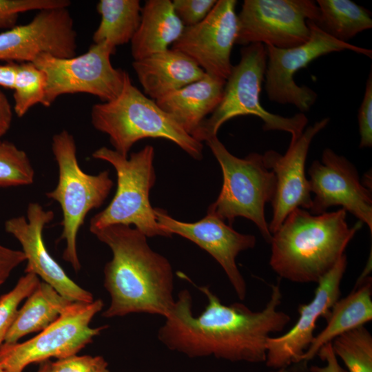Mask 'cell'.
<instances>
[{
	"label": "cell",
	"mask_w": 372,
	"mask_h": 372,
	"mask_svg": "<svg viewBox=\"0 0 372 372\" xmlns=\"http://www.w3.org/2000/svg\"><path fill=\"white\" fill-rule=\"evenodd\" d=\"M218 161L223 176V186L217 199L207 213L212 214L231 225L236 218L242 216L252 221L262 237L270 242L265 209L271 203L275 193L276 178L263 162L262 155L251 152L245 158L231 154L217 136L205 141Z\"/></svg>",
	"instance_id": "obj_6"
},
{
	"label": "cell",
	"mask_w": 372,
	"mask_h": 372,
	"mask_svg": "<svg viewBox=\"0 0 372 372\" xmlns=\"http://www.w3.org/2000/svg\"><path fill=\"white\" fill-rule=\"evenodd\" d=\"M317 355L326 364L323 366H311L309 368L311 372H347L340 366L333 351L331 342L323 346Z\"/></svg>",
	"instance_id": "obj_36"
},
{
	"label": "cell",
	"mask_w": 372,
	"mask_h": 372,
	"mask_svg": "<svg viewBox=\"0 0 372 372\" xmlns=\"http://www.w3.org/2000/svg\"><path fill=\"white\" fill-rule=\"evenodd\" d=\"M51 362L50 360L41 362L37 372H50Z\"/></svg>",
	"instance_id": "obj_39"
},
{
	"label": "cell",
	"mask_w": 372,
	"mask_h": 372,
	"mask_svg": "<svg viewBox=\"0 0 372 372\" xmlns=\"http://www.w3.org/2000/svg\"><path fill=\"white\" fill-rule=\"evenodd\" d=\"M50 372H110L108 363L100 355H74L51 362Z\"/></svg>",
	"instance_id": "obj_32"
},
{
	"label": "cell",
	"mask_w": 372,
	"mask_h": 372,
	"mask_svg": "<svg viewBox=\"0 0 372 372\" xmlns=\"http://www.w3.org/2000/svg\"><path fill=\"white\" fill-rule=\"evenodd\" d=\"M319 16L313 22L333 38L344 42L372 28L371 12L349 0H318Z\"/></svg>",
	"instance_id": "obj_26"
},
{
	"label": "cell",
	"mask_w": 372,
	"mask_h": 372,
	"mask_svg": "<svg viewBox=\"0 0 372 372\" xmlns=\"http://www.w3.org/2000/svg\"><path fill=\"white\" fill-rule=\"evenodd\" d=\"M154 211L158 224L169 237L180 236L209 254L223 268L238 298L245 300L247 285L236 258L240 252L255 247L254 236L236 231L210 213L197 222L185 223L173 218L163 209L156 207Z\"/></svg>",
	"instance_id": "obj_17"
},
{
	"label": "cell",
	"mask_w": 372,
	"mask_h": 372,
	"mask_svg": "<svg viewBox=\"0 0 372 372\" xmlns=\"http://www.w3.org/2000/svg\"><path fill=\"white\" fill-rule=\"evenodd\" d=\"M24 261L25 257L22 251L0 244V286L7 280L13 270Z\"/></svg>",
	"instance_id": "obj_35"
},
{
	"label": "cell",
	"mask_w": 372,
	"mask_h": 372,
	"mask_svg": "<svg viewBox=\"0 0 372 372\" xmlns=\"http://www.w3.org/2000/svg\"><path fill=\"white\" fill-rule=\"evenodd\" d=\"M103 307L101 299L87 303L70 302L36 336L23 342L3 343L0 347V366L3 372H23L30 364L76 355L107 327L90 326Z\"/></svg>",
	"instance_id": "obj_9"
},
{
	"label": "cell",
	"mask_w": 372,
	"mask_h": 372,
	"mask_svg": "<svg viewBox=\"0 0 372 372\" xmlns=\"http://www.w3.org/2000/svg\"><path fill=\"white\" fill-rule=\"evenodd\" d=\"M90 232L112 253L103 270L110 304L102 316L145 313L165 318L176 299L169 261L152 249L147 237L135 227L113 225Z\"/></svg>",
	"instance_id": "obj_2"
},
{
	"label": "cell",
	"mask_w": 372,
	"mask_h": 372,
	"mask_svg": "<svg viewBox=\"0 0 372 372\" xmlns=\"http://www.w3.org/2000/svg\"><path fill=\"white\" fill-rule=\"evenodd\" d=\"M184 28L172 1H145L139 26L130 42L134 61L167 50L179 39Z\"/></svg>",
	"instance_id": "obj_22"
},
{
	"label": "cell",
	"mask_w": 372,
	"mask_h": 372,
	"mask_svg": "<svg viewBox=\"0 0 372 372\" xmlns=\"http://www.w3.org/2000/svg\"><path fill=\"white\" fill-rule=\"evenodd\" d=\"M236 0H218L196 25L185 27L172 49L194 61L205 73L227 80L233 65L231 54L238 35Z\"/></svg>",
	"instance_id": "obj_15"
},
{
	"label": "cell",
	"mask_w": 372,
	"mask_h": 372,
	"mask_svg": "<svg viewBox=\"0 0 372 372\" xmlns=\"http://www.w3.org/2000/svg\"><path fill=\"white\" fill-rule=\"evenodd\" d=\"M52 151L59 168V179L55 188L45 195L61 206L63 217L60 239L66 242L63 258L78 271L81 269L76 249L78 231L88 212L105 202L113 181L108 170L92 175L81 169L74 138L65 130L52 136Z\"/></svg>",
	"instance_id": "obj_8"
},
{
	"label": "cell",
	"mask_w": 372,
	"mask_h": 372,
	"mask_svg": "<svg viewBox=\"0 0 372 372\" xmlns=\"http://www.w3.org/2000/svg\"><path fill=\"white\" fill-rule=\"evenodd\" d=\"M76 48L68 7L39 10L28 23L0 32V61L33 63L43 54L70 58L76 56Z\"/></svg>",
	"instance_id": "obj_13"
},
{
	"label": "cell",
	"mask_w": 372,
	"mask_h": 372,
	"mask_svg": "<svg viewBox=\"0 0 372 372\" xmlns=\"http://www.w3.org/2000/svg\"><path fill=\"white\" fill-rule=\"evenodd\" d=\"M312 197L310 213L320 214L330 207L341 206L366 224L372 231L371 189L364 185L353 163L330 148L321 162L314 161L309 169Z\"/></svg>",
	"instance_id": "obj_14"
},
{
	"label": "cell",
	"mask_w": 372,
	"mask_h": 372,
	"mask_svg": "<svg viewBox=\"0 0 372 372\" xmlns=\"http://www.w3.org/2000/svg\"><path fill=\"white\" fill-rule=\"evenodd\" d=\"M317 3L311 0H245L238 17L236 43H262L291 48L308 41L307 21L316 22Z\"/></svg>",
	"instance_id": "obj_12"
},
{
	"label": "cell",
	"mask_w": 372,
	"mask_h": 372,
	"mask_svg": "<svg viewBox=\"0 0 372 372\" xmlns=\"http://www.w3.org/2000/svg\"><path fill=\"white\" fill-rule=\"evenodd\" d=\"M360 147L372 146V72L370 71L366 83L364 97L358 114Z\"/></svg>",
	"instance_id": "obj_34"
},
{
	"label": "cell",
	"mask_w": 372,
	"mask_h": 372,
	"mask_svg": "<svg viewBox=\"0 0 372 372\" xmlns=\"http://www.w3.org/2000/svg\"><path fill=\"white\" fill-rule=\"evenodd\" d=\"M116 48L93 43L88 50L70 58L39 55L33 63L46 77L42 105L50 107L63 94L87 93L102 102L116 98L123 87L126 72L113 67L110 56Z\"/></svg>",
	"instance_id": "obj_10"
},
{
	"label": "cell",
	"mask_w": 372,
	"mask_h": 372,
	"mask_svg": "<svg viewBox=\"0 0 372 372\" xmlns=\"http://www.w3.org/2000/svg\"><path fill=\"white\" fill-rule=\"evenodd\" d=\"M349 227L347 211L312 214L296 208L272 234L269 265L281 278L296 283H318L344 254L362 227Z\"/></svg>",
	"instance_id": "obj_3"
},
{
	"label": "cell",
	"mask_w": 372,
	"mask_h": 372,
	"mask_svg": "<svg viewBox=\"0 0 372 372\" xmlns=\"http://www.w3.org/2000/svg\"><path fill=\"white\" fill-rule=\"evenodd\" d=\"M267 61V50L262 43L249 44L241 48L240 61L233 65L226 80L222 99L192 135L196 140L202 143L217 136L223 123L234 117L246 115L259 117L263 121L265 131L289 132L291 136L290 142H294L301 136L308 123L304 113L284 117L268 112L260 103Z\"/></svg>",
	"instance_id": "obj_5"
},
{
	"label": "cell",
	"mask_w": 372,
	"mask_h": 372,
	"mask_svg": "<svg viewBox=\"0 0 372 372\" xmlns=\"http://www.w3.org/2000/svg\"><path fill=\"white\" fill-rule=\"evenodd\" d=\"M34 172L27 154L0 140V188L31 185Z\"/></svg>",
	"instance_id": "obj_29"
},
{
	"label": "cell",
	"mask_w": 372,
	"mask_h": 372,
	"mask_svg": "<svg viewBox=\"0 0 372 372\" xmlns=\"http://www.w3.org/2000/svg\"><path fill=\"white\" fill-rule=\"evenodd\" d=\"M46 87L44 72L33 63H17L13 85L14 112L23 116L38 103H42Z\"/></svg>",
	"instance_id": "obj_28"
},
{
	"label": "cell",
	"mask_w": 372,
	"mask_h": 372,
	"mask_svg": "<svg viewBox=\"0 0 372 372\" xmlns=\"http://www.w3.org/2000/svg\"><path fill=\"white\" fill-rule=\"evenodd\" d=\"M207 304L197 316L193 313L190 292H178L158 329V340L168 349L189 358L214 356L231 362H265L267 340L282 331L290 316L278 307L282 298L280 285H272L269 301L254 311L242 303H222L208 286H197Z\"/></svg>",
	"instance_id": "obj_1"
},
{
	"label": "cell",
	"mask_w": 372,
	"mask_h": 372,
	"mask_svg": "<svg viewBox=\"0 0 372 372\" xmlns=\"http://www.w3.org/2000/svg\"><path fill=\"white\" fill-rule=\"evenodd\" d=\"M52 210H45L37 203H30L27 218L13 217L5 222V230L21 244L27 265L25 273L37 275L62 296L72 302H92L93 295L75 283L50 255L45 245L43 231L54 219Z\"/></svg>",
	"instance_id": "obj_19"
},
{
	"label": "cell",
	"mask_w": 372,
	"mask_h": 372,
	"mask_svg": "<svg viewBox=\"0 0 372 372\" xmlns=\"http://www.w3.org/2000/svg\"><path fill=\"white\" fill-rule=\"evenodd\" d=\"M216 0H174V10L185 27L202 21L210 12Z\"/></svg>",
	"instance_id": "obj_33"
},
{
	"label": "cell",
	"mask_w": 372,
	"mask_h": 372,
	"mask_svg": "<svg viewBox=\"0 0 372 372\" xmlns=\"http://www.w3.org/2000/svg\"><path fill=\"white\" fill-rule=\"evenodd\" d=\"M96 8L101 21L92 36L94 43L116 48L131 42L141 22L139 0H100Z\"/></svg>",
	"instance_id": "obj_25"
},
{
	"label": "cell",
	"mask_w": 372,
	"mask_h": 372,
	"mask_svg": "<svg viewBox=\"0 0 372 372\" xmlns=\"http://www.w3.org/2000/svg\"><path fill=\"white\" fill-rule=\"evenodd\" d=\"M372 320V282L364 279L347 296L339 299L332 307L326 327L314 337L300 359V362L312 360L319 350L338 335L364 326Z\"/></svg>",
	"instance_id": "obj_23"
},
{
	"label": "cell",
	"mask_w": 372,
	"mask_h": 372,
	"mask_svg": "<svg viewBox=\"0 0 372 372\" xmlns=\"http://www.w3.org/2000/svg\"><path fill=\"white\" fill-rule=\"evenodd\" d=\"M344 254L335 266L318 282L313 299L298 307L299 318L287 332L270 336L267 340L265 364L271 372H287L293 364L300 363L311 344L316 322L320 317L328 318L340 296V284L347 269Z\"/></svg>",
	"instance_id": "obj_16"
},
{
	"label": "cell",
	"mask_w": 372,
	"mask_h": 372,
	"mask_svg": "<svg viewBox=\"0 0 372 372\" xmlns=\"http://www.w3.org/2000/svg\"><path fill=\"white\" fill-rule=\"evenodd\" d=\"M17 63L0 65V86L12 90Z\"/></svg>",
	"instance_id": "obj_38"
},
{
	"label": "cell",
	"mask_w": 372,
	"mask_h": 372,
	"mask_svg": "<svg viewBox=\"0 0 372 372\" xmlns=\"http://www.w3.org/2000/svg\"><path fill=\"white\" fill-rule=\"evenodd\" d=\"M91 122L109 136L114 150L125 157L134 143L147 138L172 141L195 160L203 157V143L136 87L127 72L116 98L92 106Z\"/></svg>",
	"instance_id": "obj_4"
},
{
	"label": "cell",
	"mask_w": 372,
	"mask_h": 372,
	"mask_svg": "<svg viewBox=\"0 0 372 372\" xmlns=\"http://www.w3.org/2000/svg\"><path fill=\"white\" fill-rule=\"evenodd\" d=\"M0 372H3V369H1V367L0 366Z\"/></svg>",
	"instance_id": "obj_40"
},
{
	"label": "cell",
	"mask_w": 372,
	"mask_h": 372,
	"mask_svg": "<svg viewBox=\"0 0 372 372\" xmlns=\"http://www.w3.org/2000/svg\"><path fill=\"white\" fill-rule=\"evenodd\" d=\"M70 3L68 0H0V29L7 30L16 25L21 13L69 7Z\"/></svg>",
	"instance_id": "obj_31"
},
{
	"label": "cell",
	"mask_w": 372,
	"mask_h": 372,
	"mask_svg": "<svg viewBox=\"0 0 372 372\" xmlns=\"http://www.w3.org/2000/svg\"><path fill=\"white\" fill-rule=\"evenodd\" d=\"M72 301L41 281L18 310L4 344H14L23 336L41 332L52 323Z\"/></svg>",
	"instance_id": "obj_24"
},
{
	"label": "cell",
	"mask_w": 372,
	"mask_h": 372,
	"mask_svg": "<svg viewBox=\"0 0 372 372\" xmlns=\"http://www.w3.org/2000/svg\"><path fill=\"white\" fill-rule=\"evenodd\" d=\"M40 282L37 275L25 273L11 291L0 297V347L16 318L19 305L32 293Z\"/></svg>",
	"instance_id": "obj_30"
},
{
	"label": "cell",
	"mask_w": 372,
	"mask_h": 372,
	"mask_svg": "<svg viewBox=\"0 0 372 372\" xmlns=\"http://www.w3.org/2000/svg\"><path fill=\"white\" fill-rule=\"evenodd\" d=\"M329 121V118H324L309 126L296 141L290 142L285 154L268 150L262 155L265 167L273 173L276 178L275 193L271 203L273 216L269 224L271 234L293 209L310 210L312 195L305 174L306 159L312 140Z\"/></svg>",
	"instance_id": "obj_18"
},
{
	"label": "cell",
	"mask_w": 372,
	"mask_h": 372,
	"mask_svg": "<svg viewBox=\"0 0 372 372\" xmlns=\"http://www.w3.org/2000/svg\"><path fill=\"white\" fill-rule=\"evenodd\" d=\"M310 37L305 43L291 48H278L265 45L267 61L265 86L268 99L280 104H291L302 113L315 103L317 94L307 86H299L294 74L312 61L333 52L351 50L372 57L371 50L338 41L308 20Z\"/></svg>",
	"instance_id": "obj_11"
},
{
	"label": "cell",
	"mask_w": 372,
	"mask_h": 372,
	"mask_svg": "<svg viewBox=\"0 0 372 372\" xmlns=\"http://www.w3.org/2000/svg\"><path fill=\"white\" fill-rule=\"evenodd\" d=\"M225 80L205 73L200 80L156 100V104L192 136L220 103Z\"/></svg>",
	"instance_id": "obj_21"
},
{
	"label": "cell",
	"mask_w": 372,
	"mask_h": 372,
	"mask_svg": "<svg viewBox=\"0 0 372 372\" xmlns=\"http://www.w3.org/2000/svg\"><path fill=\"white\" fill-rule=\"evenodd\" d=\"M331 344L347 372H372V335L364 326L338 335Z\"/></svg>",
	"instance_id": "obj_27"
},
{
	"label": "cell",
	"mask_w": 372,
	"mask_h": 372,
	"mask_svg": "<svg viewBox=\"0 0 372 372\" xmlns=\"http://www.w3.org/2000/svg\"><path fill=\"white\" fill-rule=\"evenodd\" d=\"M12 107L6 94L0 89V138L9 130L12 119Z\"/></svg>",
	"instance_id": "obj_37"
},
{
	"label": "cell",
	"mask_w": 372,
	"mask_h": 372,
	"mask_svg": "<svg viewBox=\"0 0 372 372\" xmlns=\"http://www.w3.org/2000/svg\"><path fill=\"white\" fill-rule=\"evenodd\" d=\"M132 67L144 94L154 101L201 79L205 74L189 57L174 49L134 61Z\"/></svg>",
	"instance_id": "obj_20"
},
{
	"label": "cell",
	"mask_w": 372,
	"mask_h": 372,
	"mask_svg": "<svg viewBox=\"0 0 372 372\" xmlns=\"http://www.w3.org/2000/svg\"><path fill=\"white\" fill-rule=\"evenodd\" d=\"M154 154V148L150 145L132 153L130 158L107 147L92 153L94 158L114 167L117 187L107 207L90 219V231L113 225H133L147 238L169 237L158 224L149 201V192L156 181Z\"/></svg>",
	"instance_id": "obj_7"
}]
</instances>
